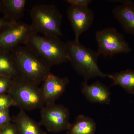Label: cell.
I'll list each match as a JSON object with an SVG mask.
<instances>
[{
    "label": "cell",
    "mask_w": 134,
    "mask_h": 134,
    "mask_svg": "<svg viewBox=\"0 0 134 134\" xmlns=\"http://www.w3.org/2000/svg\"><path fill=\"white\" fill-rule=\"evenodd\" d=\"M10 52L21 79L38 86L50 74L51 68L26 46H18Z\"/></svg>",
    "instance_id": "obj_1"
},
{
    "label": "cell",
    "mask_w": 134,
    "mask_h": 134,
    "mask_svg": "<svg viewBox=\"0 0 134 134\" xmlns=\"http://www.w3.org/2000/svg\"><path fill=\"white\" fill-rule=\"evenodd\" d=\"M66 43L69 62L77 73L83 77L85 81L94 77H108V75L102 72L98 65L99 54L75 40Z\"/></svg>",
    "instance_id": "obj_2"
},
{
    "label": "cell",
    "mask_w": 134,
    "mask_h": 134,
    "mask_svg": "<svg viewBox=\"0 0 134 134\" xmlns=\"http://www.w3.org/2000/svg\"><path fill=\"white\" fill-rule=\"evenodd\" d=\"M51 68L69 62L66 43L60 37L34 34L25 45Z\"/></svg>",
    "instance_id": "obj_3"
},
{
    "label": "cell",
    "mask_w": 134,
    "mask_h": 134,
    "mask_svg": "<svg viewBox=\"0 0 134 134\" xmlns=\"http://www.w3.org/2000/svg\"><path fill=\"white\" fill-rule=\"evenodd\" d=\"M30 25L34 33L44 36L62 37L61 30L62 15L53 4H40L32 8Z\"/></svg>",
    "instance_id": "obj_4"
},
{
    "label": "cell",
    "mask_w": 134,
    "mask_h": 134,
    "mask_svg": "<svg viewBox=\"0 0 134 134\" xmlns=\"http://www.w3.org/2000/svg\"><path fill=\"white\" fill-rule=\"evenodd\" d=\"M8 94L16 107L23 111H32L45 105L41 88L21 78L14 79Z\"/></svg>",
    "instance_id": "obj_5"
},
{
    "label": "cell",
    "mask_w": 134,
    "mask_h": 134,
    "mask_svg": "<svg viewBox=\"0 0 134 134\" xmlns=\"http://www.w3.org/2000/svg\"><path fill=\"white\" fill-rule=\"evenodd\" d=\"M97 52L105 57L119 53H128L132 51L128 43L117 29L108 27L96 32Z\"/></svg>",
    "instance_id": "obj_6"
},
{
    "label": "cell",
    "mask_w": 134,
    "mask_h": 134,
    "mask_svg": "<svg viewBox=\"0 0 134 134\" xmlns=\"http://www.w3.org/2000/svg\"><path fill=\"white\" fill-rule=\"evenodd\" d=\"M34 34L30 25L10 23L0 31V50L11 51L18 46L26 45Z\"/></svg>",
    "instance_id": "obj_7"
},
{
    "label": "cell",
    "mask_w": 134,
    "mask_h": 134,
    "mask_svg": "<svg viewBox=\"0 0 134 134\" xmlns=\"http://www.w3.org/2000/svg\"><path fill=\"white\" fill-rule=\"evenodd\" d=\"M40 125L49 132L59 133L69 128V110L62 105H45L40 108Z\"/></svg>",
    "instance_id": "obj_8"
},
{
    "label": "cell",
    "mask_w": 134,
    "mask_h": 134,
    "mask_svg": "<svg viewBox=\"0 0 134 134\" xmlns=\"http://www.w3.org/2000/svg\"><path fill=\"white\" fill-rule=\"evenodd\" d=\"M67 16L75 35L74 40L79 41L82 34L88 30L93 24L94 15L88 7H79L70 6Z\"/></svg>",
    "instance_id": "obj_9"
},
{
    "label": "cell",
    "mask_w": 134,
    "mask_h": 134,
    "mask_svg": "<svg viewBox=\"0 0 134 134\" xmlns=\"http://www.w3.org/2000/svg\"><path fill=\"white\" fill-rule=\"evenodd\" d=\"M69 83L67 77L62 78L50 73L41 88L45 105L55 104V100L65 92Z\"/></svg>",
    "instance_id": "obj_10"
},
{
    "label": "cell",
    "mask_w": 134,
    "mask_h": 134,
    "mask_svg": "<svg viewBox=\"0 0 134 134\" xmlns=\"http://www.w3.org/2000/svg\"><path fill=\"white\" fill-rule=\"evenodd\" d=\"M121 3L113 8L114 17L125 32L134 36V2L132 1H116Z\"/></svg>",
    "instance_id": "obj_11"
},
{
    "label": "cell",
    "mask_w": 134,
    "mask_h": 134,
    "mask_svg": "<svg viewBox=\"0 0 134 134\" xmlns=\"http://www.w3.org/2000/svg\"><path fill=\"white\" fill-rule=\"evenodd\" d=\"M82 92L88 100L101 104H109L111 97L109 89L99 81L89 85L87 82H84Z\"/></svg>",
    "instance_id": "obj_12"
},
{
    "label": "cell",
    "mask_w": 134,
    "mask_h": 134,
    "mask_svg": "<svg viewBox=\"0 0 134 134\" xmlns=\"http://www.w3.org/2000/svg\"><path fill=\"white\" fill-rule=\"evenodd\" d=\"M12 121L18 134H47L41 129L40 123L32 119L23 110H20Z\"/></svg>",
    "instance_id": "obj_13"
},
{
    "label": "cell",
    "mask_w": 134,
    "mask_h": 134,
    "mask_svg": "<svg viewBox=\"0 0 134 134\" xmlns=\"http://www.w3.org/2000/svg\"><path fill=\"white\" fill-rule=\"evenodd\" d=\"M26 0H1L0 11L10 23L19 21L24 15Z\"/></svg>",
    "instance_id": "obj_14"
},
{
    "label": "cell",
    "mask_w": 134,
    "mask_h": 134,
    "mask_svg": "<svg viewBox=\"0 0 134 134\" xmlns=\"http://www.w3.org/2000/svg\"><path fill=\"white\" fill-rule=\"evenodd\" d=\"M0 75L9 77L14 79L21 78L10 51L0 50Z\"/></svg>",
    "instance_id": "obj_15"
},
{
    "label": "cell",
    "mask_w": 134,
    "mask_h": 134,
    "mask_svg": "<svg viewBox=\"0 0 134 134\" xmlns=\"http://www.w3.org/2000/svg\"><path fill=\"white\" fill-rule=\"evenodd\" d=\"M96 122L91 118L83 115L77 117L67 130V134H94L96 130Z\"/></svg>",
    "instance_id": "obj_16"
},
{
    "label": "cell",
    "mask_w": 134,
    "mask_h": 134,
    "mask_svg": "<svg viewBox=\"0 0 134 134\" xmlns=\"http://www.w3.org/2000/svg\"><path fill=\"white\" fill-rule=\"evenodd\" d=\"M108 77L113 81L112 86L119 85L128 93L134 94V70H126L108 75Z\"/></svg>",
    "instance_id": "obj_17"
},
{
    "label": "cell",
    "mask_w": 134,
    "mask_h": 134,
    "mask_svg": "<svg viewBox=\"0 0 134 134\" xmlns=\"http://www.w3.org/2000/svg\"><path fill=\"white\" fill-rule=\"evenodd\" d=\"M14 80L9 77L0 75V95L8 94Z\"/></svg>",
    "instance_id": "obj_18"
},
{
    "label": "cell",
    "mask_w": 134,
    "mask_h": 134,
    "mask_svg": "<svg viewBox=\"0 0 134 134\" xmlns=\"http://www.w3.org/2000/svg\"><path fill=\"white\" fill-rule=\"evenodd\" d=\"M12 106H16V105L9 94L0 95V110L9 109Z\"/></svg>",
    "instance_id": "obj_19"
},
{
    "label": "cell",
    "mask_w": 134,
    "mask_h": 134,
    "mask_svg": "<svg viewBox=\"0 0 134 134\" xmlns=\"http://www.w3.org/2000/svg\"><path fill=\"white\" fill-rule=\"evenodd\" d=\"M12 119L10 116L9 109L0 110V126L3 127L11 122Z\"/></svg>",
    "instance_id": "obj_20"
},
{
    "label": "cell",
    "mask_w": 134,
    "mask_h": 134,
    "mask_svg": "<svg viewBox=\"0 0 134 134\" xmlns=\"http://www.w3.org/2000/svg\"><path fill=\"white\" fill-rule=\"evenodd\" d=\"M66 1L70 6L79 7H88V6L92 1L91 0H67Z\"/></svg>",
    "instance_id": "obj_21"
},
{
    "label": "cell",
    "mask_w": 134,
    "mask_h": 134,
    "mask_svg": "<svg viewBox=\"0 0 134 134\" xmlns=\"http://www.w3.org/2000/svg\"><path fill=\"white\" fill-rule=\"evenodd\" d=\"M0 134H18V133L14 124L11 122L3 127Z\"/></svg>",
    "instance_id": "obj_22"
},
{
    "label": "cell",
    "mask_w": 134,
    "mask_h": 134,
    "mask_svg": "<svg viewBox=\"0 0 134 134\" xmlns=\"http://www.w3.org/2000/svg\"><path fill=\"white\" fill-rule=\"evenodd\" d=\"M10 23L5 20L4 18H0V31L8 26Z\"/></svg>",
    "instance_id": "obj_23"
},
{
    "label": "cell",
    "mask_w": 134,
    "mask_h": 134,
    "mask_svg": "<svg viewBox=\"0 0 134 134\" xmlns=\"http://www.w3.org/2000/svg\"><path fill=\"white\" fill-rule=\"evenodd\" d=\"M3 127L1 126H0V132H1V130L2 129V127Z\"/></svg>",
    "instance_id": "obj_24"
},
{
    "label": "cell",
    "mask_w": 134,
    "mask_h": 134,
    "mask_svg": "<svg viewBox=\"0 0 134 134\" xmlns=\"http://www.w3.org/2000/svg\"><path fill=\"white\" fill-rule=\"evenodd\" d=\"M1 0H0V10H1Z\"/></svg>",
    "instance_id": "obj_25"
}]
</instances>
